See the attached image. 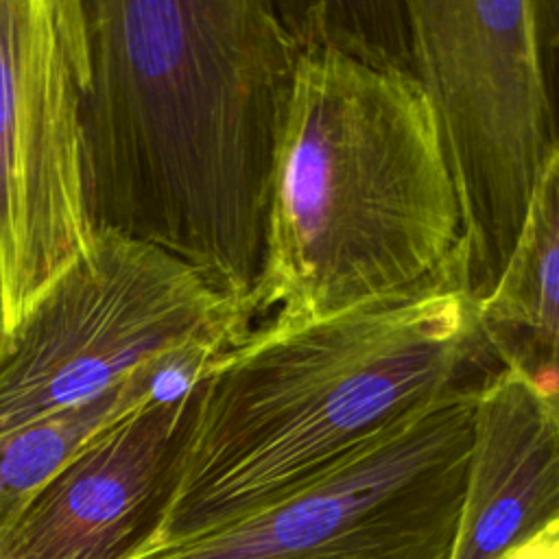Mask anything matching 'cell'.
Here are the masks:
<instances>
[{"mask_svg": "<svg viewBox=\"0 0 559 559\" xmlns=\"http://www.w3.org/2000/svg\"><path fill=\"white\" fill-rule=\"evenodd\" d=\"M4 338V314H2V297H0V343Z\"/></svg>", "mask_w": 559, "mask_h": 559, "instance_id": "obj_15", "label": "cell"}, {"mask_svg": "<svg viewBox=\"0 0 559 559\" xmlns=\"http://www.w3.org/2000/svg\"><path fill=\"white\" fill-rule=\"evenodd\" d=\"M500 559H559V520L518 544Z\"/></svg>", "mask_w": 559, "mask_h": 559, "instance_id": "obj_14", "label": "cell"}, {"mask_svg": "<svg viewBox=\"0 0 559 559\" xmlns=\"http://www.w3.org/2000/svg\"><path fill=\"white\" fill-rule=\"evenodd\" d=\"M85 22L92 231L162 249L251 314L299 41L266 0H90Z\"/></svg>", "mask_w": 559, "mask_h": 559, "instance_id": "obj_1", "label": "cell"}, {"mask_svg": "<svg viewBox=\"0 0 559 559\" xmlns=\"http://www.w3.org/2000/svg\"><path fill=\"white\" fill-rule=\"evenodd\" d=\"M498 369L520 376L559 413V144L533 192L515 249L474 306Z\"/></svg>", "mask_w": 559, "mask_h": 559, "instance_id": "obj_10", "label": "cell"}, {"mask_svg": "<svg viewBox=\"0 0 559 559\" xmlns=\"http://www.w3.org/2000/svg\"><path fill=\"white\" fill-rule=\"evenodd\" d=\"M480 386L435 400L282 500L142 559H450Z\"/></svg>", "mask_w": 559, "mask_h": 559, "instance_id": "obj_6", "label": "cell"}, {"mask_svg": "<svg viewBox=\"0 0 559 559\" xmlns=\"http://www.w3.org/2000/svg\"><path fill=\"white\" fill-rule=\"evenodd\" d=\"M461 242L456 188L417 76L301 48L253 325L461 288Z\"/></svg>", "mask_w": 559, "mask_h": 559, "instance_id": "obj_3", "label": "cell"}, {"mask_svg": "<svg viewBox=\"0 0 559 559\" xmlns=\"http://www.w3.org/2000/svg\"><path fill=\"white\" fill-rule=\"evenodd\" d=\"M539 61L552 116L555 140L559 144V0H533Z\"/></svg>", "mask_w": 559, "mask_h": 559, "instance_id": "obj_13", "label": "cell"}, {"mask_svg": "<svg viewBox=\"0 0 559 559\" xmlns=\"http://www.w3.org/2000/svg\"><path fill=\"white\" fill-rule=\"evenodd\" d=\"M421 83L456 188L461 288L476 306L504 271L557 146L535 2L406 0Z\"/></svg>", "mask_w": 559, "mask_h": 559, "instance_id": "obj_5", "label": "cell"}, {"mask_svg": "<svg viewBox=\"0 0 559 559\" xmlns=\"http://www.w3.org/2000/svg\"><path fill=\"white\" fill-rule=\"evenodd\" d=\"M559 520V413L498 369L478 391L450 559H500Z\"/></svg>", "mask_w": 559, "mask_h": 559, "instance_id": "obj_9", "label": "cell"}, {"mask_svg": "<svg viewBox=\"0 0 559 559\" xmlns=\"http://www.w3.org/2000/svg\"><path fill=\"white\" fill-rule=\"evenodd\" d=\"M299 48L343 55L413 72L406 2H275Z\"/></svg>", "mask_w": 559, "mask_h": 559, "instance_id": "obj_12", "label": "cell"}, {"mask_svg": "<svg viewBox=\"0 0 559 559\" xmlns=\"http://www.w3.org/2000/svg\"><path fill=\"white\" fill-rule=\"evenodd\" d=\"M218 356H192L140 371L98 397L0 437V526L85 443L155 393L197 380Z\"/></svg>", "mask_w": 559, "mask_h": 559, "instance_id": "obj_11", "label": "cell"}, {"mask_svg": "<svg viewBox=\"0 0 559 559\" xmlns=\"http://www.w3.org/2000/svg\"><path fill=\"white\" fill-rule=\"evenodd\" d=\"M83 0H0V297L4 334L90 245Z\"/></svg>", "mask_w": 559, "mask_h": 559, "instance_id": "obj_7", "label": "cell"}, {"mask_svg": "<svg viewBox=\"0 0 559 559\" xmlns=\"http://www.w3.org/2000/svg\"><path fill=\"white\" fill-rule=\"evenodd\" d=\"M197 380L155 393L85 443L0 526V559H122L166 500Z\"/></svg>", "mask_w": 559, "mask_h": 559, "instance_id": "obj_8", "label": "cell"}, {"mask_svg": "<svg viewBox=\"0 0 559 559\" xmlns=\"http://www.w3.org/2000/svg\"><path fill=\"white\" fill-rule=\"evenodd\" d=\"M491 360L459 286L314 321L264 319L197 380L175 476L142 559L269 507ZM493 362V360H491Z\"/></svg>", "mask_w": 559, "mask_h": 559, "instance_id": "obj_2", "label": "cell"}, {"mask_svg": "<svg viewBox=\"0 0 559 559\" xmlns=\"http://www.w3.org/2000/svg\"><path fill=\"white\" fill-rule=\"evenodd\" d=\"M251 314L199 271L144 242L92 231L87 249L0 343V437L127 378L247 338Z\"/></svg>", "mask_w": 559, "mask_h": 559, "instance_id": "obj_4", "label": "cell"}]
</instances>
